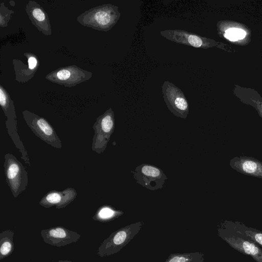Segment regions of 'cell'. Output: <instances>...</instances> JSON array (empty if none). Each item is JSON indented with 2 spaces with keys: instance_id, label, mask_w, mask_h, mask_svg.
Segmentation results:
<instances>
[{
  "instance_id": "7a4b0ae2",
  "label": "cell",
  "mask_w": 262,
  "mask_h": 262,
  "mask_svg": "<svg viewBox=\"0 0 262 262\" xmlns=\"http://www.w3.org/2000/svg\"><path fill=\"white\" fill-rule=\"evenodd\" d=\"M217 235L230 247L243 254L251 256L256 262H262V248L223 222L217 228Z\"/></svg>"
},
{
  "instance_id": "7c38bea8",
  "label": "cell",
  "mask_w": 262,
  "mask_h": 262,
  "mask_svg": "<svg viewBox=\"0 0 262 262\" xmlns=\"http://www.w3.org/2000/svg\"><path fill=\"white\" fill-rule=\"evenodd\" d=\"M218 34L236 45H245L250 41L251 31L238 22L221 20L217 23Z\"/></svg>"
},
{
  "instance_id": "ac0fdd59",
  "label": "cell",
  "mask_w": 262,
  "mask_h": 262,
  "mask_svg": "<svg viewBox=\"0 0 262 262\" xmlns=\"http://www.w3.org/2000/svg\"><path fill=\"white\" fill-rule=\"evenodd\" d=\"M223 222L262 248V231L253 228L248 227L238 221L225 220Z\"/></svg>"
},
{
  "instance_id": "cb8c5ba5",
  "label": "cell",
  "mask_w": 262,
  "mask_h": 262,
  "mask_svg": "<svg viewBox=\"0 0 262 262\" xmlns=\"http://www.w3.org/2000/svg\"><path fill=\"white\" fill-rule=\"evenodd\" d=\"M57 262H73L68 260H59Z\"/></svg>"
},
{
  "instance_id": "6da1fadb",
  "label": "cell",
  "mask_w": 262,
  "mask_h": 262,
  "mask_svg": "<svg viewBox=\"0 0 262 262\" xmlns=\"http://www.w3.org/2000/svg\"><path fill=\"white\" fill-rule=\"evenodd\" d=\"M121 13L119 7L111 4L97 6L84 11L77 17L82 26L107 32L117 23Z\"/></svg>"
},
{
  "instance_id": "7402d4cb",
  "label": "cell",
  "mask_w": 262,
  "mask_h": 262,
  "mask_svg": "<svg viewBox=\"0 0 262 262\" xmlns=\"http://www.w3.org/2000/svg\"><path fill=\"white\" fill-rule=\"evenodd\" d=\"M254 105L253 106L257 110L259 116L262 118V101L251 99Z\"/></svg>"
},
{
  "instance_id": "d6986e66",
  "label": "cell",
  "mask_w": 262,
  "mask_h": 262,
  "mask_svg": "<svg viewBox=\"0 0 262 262\" xmlns=\"http://www.w3.org/2000/svg\"><path fill=\"white\" fill-rule=\"evenodd\" d=\"M14 232L5 230L0 233V260L10 255L14 251Z\"/></svg>"
},
{
  "instance_id": "603a6c76",
  "label": "cell",
  "mask_w": 262,
  "mask_h": 262,
  "mask_svg": "<svg viewBox=\"0 0 262 262\" xmlns=\"http://www.w3.org/2000/svg\"><path fill=\"white\" fill-rule=\"evenodd\" d=\"M9 4H10L11 6L14 7V6H15V2H14V1H10L9 2Z\"/></svg>"
},
{
  "instance_id": "44dd1931",
  "label": "cell",
  "mask_w": 262,
  "mask_h": 262,
  "mask_svg": "<svg viewBox=\"0 0 262 262\" xmlns=\"http://www.w3.org/2000/svg\"><path fill=\"white\" fill-rule=\"evenodd\" d=\"M14 13L13 10L9 9L5 5L4 3H1L0 4V27L2 28L7 27L11 15Z\"/></svg>"
},
{
  "instance_id": "4fadbf2b",
  "label": "cell",
  "mask_w": 262,
  "mask_h": 262,
  "mask_svg": "<svg viewBox=\"0 0 262 262\" xmlns=\"http://www.w3.org/2000/svg\"><path fill=\"white\" fill-rule=\"evenodd\" d=\"M40 234L45 243L59 247L76 243L81 237L80 234L62 226L42 229Z\"/></svg>"
},
{
  "instance_id": "9c48e42d",
  "label": "cell",
  "mask_w": 262,
  "mask_h": 262,
  "mask_svg": "<svg viewBox=\"0 0 262 262\" xmlns=\"http://www.w3.org/2000/svg\"><path fill=\"white\" fill-rule=\"evenodd\" d=\"M93 73L76 65L68 66L56 69L48 74L45 78L50 82L72 88L90 79Z\"/></svg>"
},
{
  "instance_id": "3957f363",
  "label": "cell",
  "mask_w": 262,
  "mask_h": 262,
  "mask_svg": "<svg viewBox=\"0 0 262 262\" xmlns=\"http://www.w3.org/2000/svg\"><path fill=\"white\" fill-rule=\"evenodd\" d=\"M144 225L142 221L131 224L112 233L99 247L97 254L100 257L119 252L138 234Z\"/></svg>"
},
{
  "instance_id": "5b68a950",
  "label": "cell",
  "mask_w": 262,
  "mask_h": 262,
  "mask_svg": "<svg viewBox=\"0 0 262 262\" xmlns=\"http://www.w3.org/2000/svg\"><path fill=\"white\" fill-rule=\"evenodd\" d=\"M0 104L7 117L5 124L8 134L17 148L21 154V159L26 163L30 165L27 150L17 132V119L13 101L7 90L0 84Z\"/></svg>"
},
{
  "instance_id": "ba28073f",
  "label": "cell",
  "mask_w": 262,
  "mask_h": 262,
  "mask_svg": "<svg viewBox=\"0 0 262 262\" xmlns=\"http://www.w3.org/2000/svg\"><path fill=\"white\" fill-rule=\"evenodd\" d=\"M161 35L170 41L194 48L208 49L216 47L226 50V44L186 31L174 29L160 32Z\"/></svg>"
},
{
  "instance_id": "9a60e30c",
  "label": "cell",
  "mask_w": 262,
  "mask_h": 262,
  "mask_svg": "<svg viewBox=\"0 0 262 262\" xmlns=\"http://www.w3.org/2000/svg\"><path fill=\"white\" fill-rule=\"evenodd\" d=\"M25 11L31 23L40 33L46 36L52 34L49 16L41 6L35 1H29Z\"/></svg>"
},
{
  "instance_id": "e0dca14e",
  "label": "cell",
  "mask_w": 262,
  "mask_h": 262,
  "mask_svg": "<svg viewBox=\"0 0 262 262\" xmlns=\"http://www.w3.org/2000/svg\"><path fill=\"white\" fill-rule=\"evenodd\" d=\"M230 166L243 174L262 179V162L249 157H236L229 163Z\"/></svg>"
},
{
  "instance_id": "8fae6325",
  "label": "cell",
  "mask_w": 262,
  "mask_h": 262,
  "mask_svg": "<svg viewBox=\"0 0 262 262\" xmlns=\"http://www.w3.org/2000/svg\"><path fill=\"white\" fill-rule=\"evenodd\" d=\"M134 177L138 184L151 190L162 188L167 179L161 169L148 164L138 166L134 172Z\"/></svg>"
},
{
  "instance_id": "ffe728a7",
  "label": "cell",
  "mask_w": 262,
  "mask_h": 262,
  "mask_svg": "<svg viewBox=\"0 0 262 262\" xmlns=\"http://www.w3.org/2000/svg\"><path fill=\"white\" fill-rule=\"evenodd\" d=\"M123 212L110 205H103L98 208L92 219L97 222L106 223L121 216Z\"/></svg>"
},
{
  "instance_id": "2e32d148",
  "label": "cell",
  "mask_w": 262,
  "mask_h": 262,
  "mask_svg": "<svg viewBox=\"0 0 262 262\" xmlns=\"http://www.w3.org/2000/svg\"><path fill=\"white\" fill-rule=\"evenodd\" d=\"M24 55L27 59V64L18 59L12 60L15 80L20 83H25L31 79L39 66L38 58L35 54L26 52Z\"/></svg>"
},
{
  "instance_id": "277c9868",
  "label": "cell",
  "mask_w": 262,
  "mask_h": 262,
  "mask_svg": "<svg viewBox=\"0 0 262 262\" xmlns=\"http://www.w3.org/2000/svg\"><path fill=\"white\" fill-rule=\"evenodd\" d=\"M4 167L6 182L16 198L25 191L28 185L27 171L22 163L10 153L4 156Z\"/></svg>"
},
{
  "instance_id": "8992f818",
  "label": "cell",
  "mask_w": 262,
  "mask_h": 262,
  "mask_svg": "<svg viewBox=\"0 0 262 262\" xmlns=\"http://www.w3.org/2000/svg\"><path fill=\"white\" fill-rule=\"evenodd\" d=\"M22 114L26 124L37 137L54 148H61V141L46 119L28 110L23 111Z\"/></svg>"
},
{
  "instance_id": "5bb4252c",
  "label": "cell",
  "mask_w": 262,
  "mask_h": 262,
  "mask_svg": "<svg viewBox=\"0 0 262 262\" xmlns=\"http://www.w3.org/2000/svg\"><path fill=\"white\" fill-rule=\"evenodd\" d=\"M77 195L73 188L68 187L62 191L53 190L46 193L39 204L46 208L55 206L57 209H62L72 203Z\"/></svg>"
},
{
  "instance_id": "52a82bcc",
  "label": "cell",
  "mask_w": 262,
  "mask_h": 262,
  "mask_svg": "<svg viewBox=\"0 0 262 262\" xmlns=\"http://www.w3.org/2000/svg\"><path fill=\"white\" fill-rule=\"evenodd\" d=\"M93 128L94 135L92 149L97 154H100L105 149L115 128L114 113L112 108H108L97 118Z\"/></svg>"
},
{
  "instance_id": "30bf717a",
  "label": "cell",
  "mask_w": 262,
  "mask_h": 262,
  "mask_svg": "<svg viewBox=\"0 0 262 262\" xmlns=\"http://www.w3.org/2000/svg\"><path fill=\"white\" fill-rule=\"evenodd\" d=\"M164 100L168 110L177 117L185 119L189 109L188 101L178 87L168 81H165L162 86Z\"/></svg>"
}]
</instances>
